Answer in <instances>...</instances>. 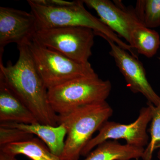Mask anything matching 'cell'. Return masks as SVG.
<instances>
[{
	"label": "cell",
	"mask_w": 160,
	"mask_h": 160,
	"mask_svg": "<svg viewBox=\"0 0 160 160\" xmlns=\"http://www.w3.org/2000/svg\"><path fill=\"white\" fill-rule=\"evenodd\" d=\"M158 160H160V149L158 152Z\"/></svg>",
	"instance_id": "44dd1931"
},
{
	"label": "cell",
	"mask_w": 160,
	"mask_h": 160,
	"mask_svg": "<svg viewBox=\"0 0 160 160\" xmlns=\"http://www.w3.org/2000/svg\"><path fill=\"white\" fill-rule=\"evenodd\" d=\"M129 45L139 54L152 58L160 46L159 34L142 24H139L132 31Z\"/></svg>",
	"instance_id": "9a60e30c"
},
{
	"label": "cell",
	"mask_w": 160,
	"mask_h": 160,
	"mask_svg": "<svg viewBox=\"0 0 160 160\" xmlns=\"http://www.w3.org/2000/svg\"><path fill=\"white\" fill-rule=\"evenodd\" d=\"M95 36L94 32L89 28L65 27L40 29L33 38L77 62L87 64L92 55Z\"/></svg>",
	"instance_id": "8992f818"
},
{
	"label": "cell",
	"mask_w": 160,
	"mask_h": 160,
	"mask_svg": "<svg viewBox=\"0 0 160 160\" xmlns=\"http://www.w3.org/2000/svg\"><path fill=\"white\" fill-rule=\"evenodd\" d=\"M145 148L107 140L99 144L83 160H132L142 158Z\"/></svg>",
	"instance_id": "4fadbf2b"
},
{
	"label": "cell",
	"mask_w": 160,
	"mask_h": 160,
	"mask_svg": "<svg viewBox=\"0 0 160 160\" xmlns=\"http://www.w3.org/2000/svg\"><path fill=\"white\" fill-rule=\"evenodd\" d=\"M0 151L14 158L18 155L22 154L32 160H62L36 138L2 146Z\"/></svg>",
	"instance_id": "5bb4252c"
},
{
	"label": "cell",
	"mask_w": 160,
	"mask_h": 160,
	"mask_svg": "<svg viewBox=\"0 0 160 160\" xmlns=\"http://www.w3.org/2000/svg\"><path fill=\"white\" fill-rule=\"evenodd\" d=\"M147 106L141 109L138 117L135 122L124 124L107 121L100 128L98 134L92 138L85 146L81 156H87L93 148L107 140L124 139L130 146L144 148L149 142L147 127L151 122L153 104L147 102Z\"/></svg>",
	"instance_id": "52a82bcc"
},
{
	"label": "cell",
	"mask_w": 160,
	"mask_h": 160,
	"mask_svg": "<svg viewBox=\"0 0 160 160\" xmlns=\"http://www.w3.org/2000/svg\"><path fill=\"white\" fill-rule=\"evenodd\" d=\"M33 135L16 128L0 126V147L31 139Z\"/></svg>",
	"instance_id": "ac0fdd59"
},
{
	"label": "cell",
	"mask_w": 160,
	"mask_h": 160,
	"mask_svg": "<svg viewBox=\"0 0 160 160\" xmlns=\"http://www.w3.org/2000/svg\"><path fill=\"white\" fill-rule=\"evenodd\" d=\"M32 59L47 89L96 74L90 63L82 64L42 46L34 38L28 44Z\"/></svg>",
	"instance_id": "5b68a950"
},
{
	"label": "cell",
	"mask_w": 160,
	"mask_h": 160,
	"mask_svg": "<svg viewBox=\"0 0 160 160\" xmlns=\"http://www.w3.org/2000/svg\"><path fill=\"white\" fill-rule=\"evenodd\" d=\"M27 2L31 9V12L36 20L37 31L65 27L89 28L94 32L95 35H104L120 47L129 52L134 57H137L130 45L123 42L119 36L100 19L86 10L83 1H76L72 6L62 7L42 6L34 2L33 0H28Z\"/></svg>",
	"instance_id": "7a4b0ae2"
},
{
	"label": "cell",
	"mask_w": 160,
	"mask_h": 160,
	"mask_svg": "<svg viewBox=\"0 0 160 160\" xmlns=\"http://www.w3.org/2000/svg\"><path fill=\"white\" fill-rule=\"evenodd\" d=\"M134 10L145 27L151 29L160 26V0H138Z\"/></svg>",
	"instance_id": "2e32d148"
},
{
	"label": "cell",
	"mask_w": 160,
	"mask_h": 160,
	"mask_svg": "<svg viewBox=\"0 0 160 160\" xmlns=\"http://www.w3.org/2000/svg\"><path fill=\"white\" fill-rule=\"evenodd\" d=\"M0 123H39L32 112L0 80Z\"/></svg>",
	"instance_id": "8fae6325"
},
{
	"label": "cell",
	"mask_w": 160,
	"mask_h": 160,
	"mask_svg": "<svg viewBox=\"0 0 160 160\" xmlns=\"http://www.w3.org/2000/svg\"><path fill=\"white\" fill-rule=\"evenodd\" d=\"M113 114L106 101L79 107L64 115H58V125L66 128V139L62 160H78L85 146L95 132Z\"/></svg>",
	"instance_id": "3957f363"
},
{
	"label": "cell",
	"mask_w": 160,
	"mask_h": 160,
	"mask_svg": "<svg viewBox=\"0 0 160 160\" xmlns=\"http://www.w3.org/2000/svg\"><path fill=\"white\" fill-rule=\"evenodd\" d=\"M0 160H18L15 158L12 157L0 151Z\"/></svg>",
	"instance_id": "ffe728a7"
},
{
	"label": "cell",
	"mask_w": 160,
	"mask_h": 160,
	"mask_svg": "<svg viewBox=\"0 0 160 160\" xmlns=\"http://www.w3.org/2000/svg\"><path fill=\"white\" fill-rule=\"evenodd\" d=\"M33 2L42 6L53 7H62L74 5L76 1L67 2L63 0H33Z\"/></svg>",
	"instance_id": "d6986e66"
},
{
	"label": "cell",
	"mask_w": 160,
	"mask_h": 160,
	"mask_svg": "<svg viewBox=\"0 0 160 160\" xmlns=\"http://www.w3.org/2000/svg\"><path fill=\"white\" fill-rule=\"evenodd\" d=\"M36 20L33 14L19 9L0 7V62L4 48L9 44H28L34 38Z\"/></svg>",
	"instance_id": "9c48e42d"
},
{
	"label": "cell",
	"mask_w": 160,
	"mask_h": 160,
	"mask_svg": "<svg viewBox=\"0 0 160 160\" xmlns=\"http://www.w3.org/2000/svg\"><path fill=\"white\" fill-rule=\"evenodd\" d=\"M0 126L16 128L32 135H36L43 141L52 153L60 157L65 146L66 130L63 125L53 126L39 123L32 124L17 123H1Z\"/></svg>",
	"instance_id": "7c38bea8"
},
{
	"label": "cell",
	"mask_w": 160,
	"mask_h": 160,
	"mask_svg": "<svg viewBox=\"0 0 160 160\" xmlns=\"http://www.w3.org/2000/svg\"><path fill=\"white\" fill-rule=\"evenodd\" d=\"M149 132V142L145 148L142 159L152 160L153 152L160 149V103L158 106H152V117Z\"/></svg>",
	"instance_id": "e0dca14e"
},
{
	"label": "cell",
	"mask_w": 160,
	"mask_h": 160,
	"mask_svg": "<svg viewBox=\"0 0 160 160\" xmlns=\"http://www.w3.org/2000/svg\"><path fill=\"white\" fill-rule=\"evenodd\" d=\"M99 36L109 43L111 48L109 54L114 59L117 66L125 78L127 87L133 93H141L148 102L158 106L160 103V97L148 82L142 63L107 37L103 34Z\"/></svg>",
	"instance_id": "ba28073f"
},
{
	"label": "cell",
	"mask_w": 160,
	"mask_h": 160,
	"mask_svg": "<svg viewBox=\"0 0 160 160\" xmlns=\"http://www.w3.org/2000/svg\"><path fill=\"white\" fill-rule=\"evenodd\" d=\"M28 44L18 46V59L6 66L0 62V80L32 112L40 124L58 125V115L49 105L48 89L38 72Z\"/></svg>",
	"instance_id": "6da1fadb"
},
{
	"label": "cell",
	"mask_w": 160,
	"mask_h": 160,
	"mask_svg": "<svg viewBox=\"0 0 160 160\" xmlns=\"http://www.w3.org/2000/svg\"><path fill=\"white\" fill-rule=\"evenodd\" d=\"M111 89L110 81L96 74L48 89V100L56 113L66 114L82 106L106 101Z\"/></svg>",
	"instance_id": "277c9868"
},
{
	"label": "cell",
	"mask_w": 160,
	"mask_h": 160,
	"mask_svg": "<svg viewBox=\"0 0 160 160\" xmlns=\"http://www.w3.org/2000/svg\"><path fill=\"white\" fill-rule=\"evenodd\" d=\"M159 60L160 61V58H159Z\"/></svg>",
	"instance_id": "7402d4cb"
},
{
	"label": "cell",
	"mask_w": 160,
	"mask_h": 160,
	"mask_svg": "<svg viewBox=\"0 0 160 160\" xmlns=\"http://www.w3.org/2000/svg\"><path fill=\"white\" fill-rule=\"evenodd\" d=\"M83 2L94 9L100 19L106 26L124 38L130 44L132 31L135 27L142 24L139 20L134 8H126L121 1L112 2L109 0H84Z\"/></svg>",
	"instance_id": "30bf717a"
}]
</instances>
